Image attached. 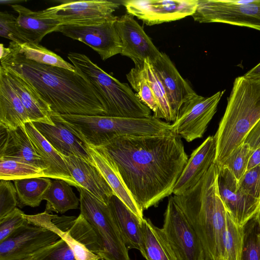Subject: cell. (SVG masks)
<instances>
[{
	"instance_id": "6da1fadb",
	"label": "cell",
	"mask_w": 260,
	"mask_h": 260,
	"mask_svg": "<svg viewBox=\"0 0 260 260\" xmlns=\"http://www.w3.org/2000/svg\"><path fill=\"white\" fill-rule=\"evenodd\" d=\"M100 147L114 163L143 210L173 193L188 159L181 138L173 132L155 136H120Z\"/></svg>"
},
{
	"instance_id": "7a4b0ae2",
	"label": "cell",
	"mask_w": 260,
	"mask_h": 260,
	"mask_svg": "<svg viewBox=\"0 0 260 260\" xmlns=\"http://www.w3.org/2000/svg\"><path fill=\"white\" fill-rule=\"evenodd\" d=\"M11 50V49H10ZM23 79L59 115L107 116L90 84L77 72L37 63L12 52L1 66Z\"/></svg>"
},
{
	"instance_id": "3957f363",
	"label": "cell",
	"mask_w": 260,
	"mask_h": 260,
	"mask_svg": "<svg viewBox=\"0 0 260 260\" xmlns=\"http://www.w3.org/2000/svg\"><path fill=\"white\" fill-rule=\"evenodd\" d=\"M213 163L192 188L172 197L203 245L205 260H223V235L230 213L220 195Z\"/></svg>"
},
{
	"instance_id": "277c9868",
	"label": "cell",
	"mask_w": 260,
	"mask_h": 260,
	"mask_svg": "<svg viewBox=\"0 0 260 260\" xmlns=\"http://www.w3.org/2000/svg\"><path fill=\"white\" fill-rule=\"evenodd\" d=\"M223 116L214 136L216 154L214 163L219 166L245 141L260 119V78L244 75L233 84Z\"/></svg>"
},
{
	"instance_id": "5b68a950",
	"label": "cell",
	"mask_w": 260,
	"mask_h": 260,
	"mask_svg": "<svg viewBox=\"0 0 260 260\" xmlns=\"http://www.w3.org/2000/svg\"><path fill=\"white\" fill-rule=\"evenodd\" d=\"M60 120L85 144L102 146L123 136H155L172 131L169 122L150 116L143 118L59 115Z\"/></svg>"
},
{
	"instance_id": "8992f818",
	"label": "cell",
	"mask_w": 260,
	"mask_h": 260,
	"mask_svg": "<svg viewBox=\"0 0 260 260\" xmlns=\"http://www.w3.org/2000/svg\"><path fill=\"white\" fill-rule=\"evenodd\" d=\"M68 58L76 72L90 84L103 105L107 116L143 118L150 115L144 104L125 83H122L93 63L85 54L70 52Z\"/></svg>"
},
{
	"instance_id": "52a82bcc",
	"label": "cell",
	"mask_w": 260,
	"mask_h": 260,
	"mask_svg": "<svg viewBox=\"0 0 260 260\" xmlns=\"http://www.w3.org/2000/svg\"><path fill=\"white\" fill-rule=\"evenodd\" d=\"M80 193V209L92 226L101 242L103 258L105 260H130L128 249L116 225L108 204L83 187Z\"/></svg>"
},
{
	"instance_id": "ba28073f",
	"label": "cell",
	"mask_w": 260,
	"mask_h": 260,
	"mask_svg": "<svg viewBox=\"0 0 260 260\" xmlns=\"http://www.w3.org/2000/svg\"><path fill=\"white\" fill-rule=\"evenodd\" d=\"M191 16L200 23H222L260 31V0H198Z\"/></svg>"
},
{
	"instance_id": "9c48e42d",
	"label": "cell",
	"mask_w": 260,
	"mask_h": 260,
	"mask_svg": "<svg viewBox=\"0 0 260 260\" xmlns=\"http://www.w3.org/2000/svg\"><path fill=\"white\" fill-rule=\"evenodd\" d=\"M59 5L39 11L40 17L53 19L60 25H92L111 18L120 4L107 0L63 1Z\"/></svg>"
},
{
	"instance_id": "30bf717a",
	"label": "cell",
	"mask_w": 260,
	"mask_h": 260,
	"mask_svg": "<svg viewBox=\"0 0 260 260\" xmlns=\"http://www.w3.org/2000/svg\"><path fill=\"white\" fill-rule=\"evenodd\" d=\"M161 229L177 260H205L200 239L172 197Z\"/></svg>"
},
{
	"instance_id": "8fae6325",
	"label": "cell",
	"mask_w": 260,
	"mask_h": 260,
	"mask_svg": "<svg viewBox=\"0 0 260 260\" xmlns=\"http://www.w3.org/2000/svg\"><path fill=\"white\" fill-rule=\"evenodd\" d=\"M224 92L219 91L207 98L197 94L185 103L171 124L172 131L188 142L202 138Z\"/></svg>"
},
{
	"instance_id": "7c38bea8",
	"label": "cell",
	"mask_w": 260,
	"mask_h": 260,
	"mask_svg": "<svg viewBox=\"0 0 260 260\" xmlns=\"http://www.w3.org/2000/svg\"><path fill=\"white\" fill-rule=\"evenodd\" d=\"M60 239L54 232L27 221L0 242V260H22Z\"/></svg>"
},
{
	"instance_id": "4fadbf2b",
	"label": "cell",
	"mask_w": 260,
	"mask_h": 260,
	"mask_svg": "<svg viewBox=\"0 0 260 260\" xmlns=\"http://www.w3.org/2000/svg\"><path fill=\"white\" fill-rule=\"evenodd\" d=\"M118 17L92 25H60L57 32L81 42L95 51L103 60L121 54L122 44L116 27Z\"/></svg>"
},
{
	"instance_id": "5bb4252c",
	"label": "cell",
	"mask_w": 260,
	"mask_h": 260,
	"mask_svg": "<svg viewBox=\"0 0 260 260\" xmlns=\"http://www.w3.org/2000/svg\"><path fill=\"white\" fill-rule=\"evenodd\" d=\"M122 4L127 14L152 25L192 16L198 0H126Z\"/></svg>"
},
{
	"instance_id": "9a60e30c",
	"label": "cell",
	"mask_w": 260,
	"mask_h": 260,
	"mask_svg": "<svg viewBox=\"0 0 260 260\" xmlns=\"http://www.w3.org/2000/svg\"><path fill=\"white\" fill-rule=\"evenodd\" d=\"M116 27L122 44L121 54L130 58L135 67L143 66L146 59L152 63L160 56L161 52L133 16L125 14L118 17Z\"/></svg>"
},
{
	"instance_id": "2e32d148",
	"label": "cell",
	"mask_w": 260,
	"mask_h": 260,
	"mask_svg": "<svg viewBox=\"0 0 260 260\" xmlns=\"http://www.w3.org/2000/svg\"><path fill=\"white\" fill-rule=\"evenodd\" d=\"M217 169L218 187L221 198L234 221L242 227L256 215L260 207V201L242 191L238 181L226 167L220 166Z\"/></svg>"
},
{
	"instance_id": "e0dca14e",
	"label": "cell",
	"mask_w": 260,
	"mask_h": 260,
	"mask_svg": "<svg viewBox=\"0 0 260 260\" xmlns=\"http://www.w3.org/2000/svg\"><path fill=\"white\" fill-rule=\"evenodd\" d=\"M152 64L166 91L174 122L183 105L197 93L182 78L166 53L161 52Z\"/></svg>"
},
{
	"instance_id": "ac0fdd59",
	"label": "cell",
	"mask_w": 260,
	"mask_h": 260,
	"mask_svg": "<svg viewBox=\"0 0 260 260\" xmlns=\"http://www.w3.org/2000/svg\"><path fill=\"white\" fill-rule=\"evenodd\" d=\"M51 118L54 125L40 122L32 123L40 134L61 155L80 157L95 166L87 151L86 144L60 120L56 113L52 112Z\"/></svg>"
},
{
	"instance_id": "d6986e66",
	"label": "cell",
	"mask_w": 260,
	"mask_h": 260,
	"mask_svg": "<svg viewBox=\"0 0 260 260\" xmlns=\"http://www.w3.org/2000/svg\"><path fill=\"white\" fill-rule=\"evenodd\" d=\"M216 142L209 136L191 153L173 189L174 195L182 194L193 187L214 163Z\"/></svg>"
},
{
	"instance_id": "ffe728a7",
	"label": "cell",
	"mask_w": 260,
	"mask_h": 260,
	"mask_svg": "<svg viewBox=\"0 0 260 260\" xmlns=\"http://www.w3.org/2000/svg\"><path fill=\"white\" fill-rule=\"evenodd\" d=\"M0 158L19 160L44 171L48 167L36 151L25 129V125L15 129L0 127Z\"/></svg>"
},
{
	"instance_id": "44dd1931",
	"label": "cell",
	"mask_w": 260,
	"mask_h": 260,
	"mask_svg": "<svg viewBox=\"0 0 260 260\" xmlns=\"http://www.w3.org/2000/svg\"><path fill=\"white\" fill-rule=\"evenodd\" d=\"M62 156L72 176L79 186L108 204L114 193L100 170L80 157Z\"/></svg>"
},
{
	"instance_id": "7402d4cb",
	"label": "cell",
	"mask_w": 260,
	"mask_h": 260,
	"mask_svg": "<svg viewBox=\"0 0 260 260\" xmlns=\"http://www.w3.org/2000/svg\"><path fill=\"white\" fill-rule=\"evenodd\" d=\"M86 145L95 166L101 172L114 194L141 220H143V210L139 206L126 188L113 161L101 147Z\"/></svg>"
},
{
	"instance_id": "603a6c76",
	"label": "cell",
	"mask_w": 260,
	"mask_h": 260,
	"mask_svg": "<svg viewBox=\"0 0 260 260\" xmlns=\"http://www.w3.org/2000/svg\"><path fill=\"white\" fill-rule=\"evenodd\" d=\"M25 127L36 151L48 167L46 177L64 180L77 189L80 187L72 176L63 156L40 134L32 122L25 123Z\"/></svg>"
},
{
	"instance_id": "cb8c5ba5",
	"label": "cell",
	"mask_w": 260,
	"mask_h": 260,
	"mask_svg": "<svg viewBox=\"0 0 260 260\" xmlns=\"http://www.w3.org/2000/svg\"><path fill=\"white\" fill-rule=\"evenodd\" d=\"M31 122L19 97L0 66V127L15 129Z\"/></svg>"
},
{
	"instance_id": "d4e9b609",
	"label": "cell",
	"mask_w": 260,
	"mask_h": 260,
	"mask_svg": "<svg viewBox=\"0 0 260 260\" xmlns=\"http://www.w3.org/2000/svg\"><path fill=\"white\" fill-rule=\"evenodd\" d=\"M108 205L113 218L128 249L140 250L142 242L141 220L116 195L110 199Z\"/></svg>"
},
{
	"instance_id": "484cf974",
	"label": "cell",
	"mask_w": 260,
	"mask_h": 260,
	"mask_svg": "<svg viewBox=\"0 0 260 260\" xmlns=\"http://www.w3.org/2000/svg\"><path fill=\"white\" fill-rule=\"evenodd\" d=\"M4 69L9 82L24 107L30 121L54 125L51 118L52 111L50 107L20 76L12 71Z\"/></svg>"
},
{
	"instance_id": "4316f807",
	"label": "cell",
	"mask_w": 260,
	"mask_h": 260,
	"mask_svg": "<svg viewBox=\"0 0 260 260\" xmlns=\"http://www.w3.org/2000/svg\"><path fill=\"white\" fill-rule=\"evenodd\" d=\"M11 7L18 13V29L27 42L39 44L46 35L57 32L60 25L58 21L42 18L38 11H31L21 5L14 4Z\"/></svg>"
},
{
	"instance_id": "83f0119b",
	"label": "cell",
	"mask_w": 260,
	"mask_h": 260,
	"mask_svg": "<svg viewBox=\"0 0 260 260\" xmlns=\"http://www.w3.org/2000/svg\"><path fill=\"white\" fill-rule=\"evenodd\" d=\"M141 233L140 251L146 260H177L161 229L149 219H143Z\"/></svg>"
},
{
	"instance_id": "f1b7e54d",
	"label": "cell",
	"mask_w": 260,
	"mask_h": 260,
	"mask_svg": "<svg viewBox=\"0 0 260 260\" xmlns=\"http://www.w3.org/2000/svg\"><path fill=\"white\" fill-rule=\"evenodd\" d=\"M52 219L68 230L74 238L90 251L103 258V252L100 239L92 226L80 214L78 217L51 214Z\"/></svg>"
},
{
	"instance_id": "f546056e",
	"label": "cell",
	"mask_w": 260,
	"mask_h": 260,
	"mask_svg": "<svg viewBox=\"0 0 260 260\" xmlns=\"http://www.w3.org/2000/svg\"><path fill=\"white\" fill-rule=\"evenodd\" d=\"M25 217L29 222L58 235L73 250L76 260H97L101 258L76 240L68 230L56 223L52 219L51 214L44 211L35 215L25 214Z\"/></svg>"
},
{
	"instance_id": "4dcf8cb0",
	"label": "cell",
	"mask_w": 260,
	"mask_h": 260,
	"mask_svg": "<svg viewBox=\"0 0 260 260\" xmlns=\"http://www.w3.org/2000/svg\"><path fill=\"white\" fill-rule=\"evenodd\" d=\"M44 200L47 201L45 212L63 214L71 209L78 208L79 199L71 185L64 180L55 179L46 193Z\"/></svg>"
},
{
	"instance_id": "1f68e13d",
	"label": "cell",
	"mask_w": 260,
	"mask_h": 260,
	"mask_svg": "<svg viewBox=\"0 0 260 260\" xmlns=\"http://www.w3.org/2000/svg\"><path fill=\"white\" fill-rule=\"evenodd\" d=\"M13 181L17 191L18 206L20 208L39 206L52 182L49 178L41 177Z\"/></svg>"
},
{
	"instance_id": "d6a6232c",
	"label": "cell",
	"mask_w": 260,
	"mask_h": 260,
	"mask_svg": "<svg viewBox=\"0 0 260 260\" xmlns=\"http://www.w3.org/2000/svg\"><path fill=\"white\" fill-rule=\"evenodd\" d=\"M9 47L12 52L28 60L76 72L75 67L72 64L39 44L29 42L18 44L11 41Z\"/></svg>"
},
{
	"instance_id": "836d02e7",
	"label": "cell",
	"mask_w": 260,
	"mask_h": 260,
	"mask_svg": "<svg viewBox=\"0 0 260 260\" xmlns=\"http://www.w3.org/2000/svg\"><path fill=\"white\" fill-rule=\"evenodd\" d=\"M142 67L132 68L126 75V78L140 101L153 112V116L161 119L158 104L143 73Z\"/></svg>"
},
{
	"instance_id": "e575fe53",
	"label": "cell",
	"mask_w": 260,
	"mask_h": 260,
	"mask_svg": "<svg viewBox=\"0 0 260 260\" xmlns=\"http://www.w3.org/2000/svg\"><path fill=\"white\" fill-rule=\"evenodd\" d=\"M239 260H260V225L255 215L242 226Z\"/></svg>"
},
{
	"instance_id": "d590c367",
	"label": "cell",
	"mask_w": 260,
	"mask_h": 260,
	"mask_svg": "<svg viewBox=\"0 0 260 260\" xmlns=\"http://www.w3.org/2000/svg\"><path fill=\"white\" fill-rule=\"evenodd\" d=\"M39 177H46L41 169L19 160L0 158V179L13 181Z\"/></svg>"
},
{
	"instance_id": "8d00e7d4",
	"label": "cell",
	"mask_w": 260,
	"mask_h": 260,
	"mask_svg": "<svg viewBox=\"0 0 260 260\" xmlns=\"http://www.w3.org/2000/svg\"><path fill=\"white\" fill-rule=\"evenodd\" d=\"M142 70L157 102L161 118L165 119L167 122L173 121L172 113L166 91L149 59L145 60Z\"/></svg>"
},
{
	"instance_id": "74e56055",
	"label": "cell",
	"mask_w": 260,
	"mask_h": 260,
	"mask_svg": "<svg viewBox=\"0 0 260 260\" xmlns=\"http://www.w3.org/2000/svg\"><path fill=\"white\" fill-rule=\"evenodd\" d=\"M242 241V227L238 225L229 213L223 235V260H239Z\"/></svg>"
},
{
	"instance_id": "f35d334b",
	"label": "cell",
	"mask_w": 260,
	"mask_h": 260,
	"mask_svg": "<svg viewBox=\"0 0 260 260\" xmlns=\"http://www.w3.org/2000/svg\"><path fill=\"white\" fill-rule=\"evenodd\" d=\"M254 150L246 143L239 147L221 165L226 167L239 181L247 170L249 158Z\"/></svg>"
},
{
	"instance_id": "ab89813d",
	"label": "cell",
	"mask_w": 260,
	"mask_h": 260,
	"mask_svg": "<svg viewBox=\"0 0 260 260\" xmlns=\"http://www.w3.org/2000/svg\"><path fill=\"white\" fill-rule=\"evenodd\" d=\"M32 258L33 260H76L73 250L61 238L37 252Z\"/></svg>"
},
{
	"instance_id": "60d3db41",
	"label": "cell",
	"mask_w": 260,
	"mask_h": 260,
	"mask_svg": "<svg viewBox=\"0 0 260 260\" xmlns=\"http://www.w3.org/2000/svg\"><path fill=\"white\" fill-rule=\"evenodd\" d=\"M18 206L17 191L10 180L0 181V219L13 211Z\"/></svg>"
},
{
	"instance_id": "b9f144b4",
	"label": "cell",
	"mask_w": 260,
	"mask_h": 260,
	"mask_svg": "<svg viewBox=\"0 0 260 260\" xmlns=\"http://www.w3.org/2000/svg\"><path fill=\"white\" fill-rule=\"evenodd\" d=\"M0 36L18 44L27 42L18 30L17 17L7 11L0 12Z\"/></svg>"
},
{
	"instance_id": "7bdbcfd3",
	"label": "cell",
	"mask_w": 260,
	"mask_h": 260,
	"mask_svg": "<svg viewBox=\"0 0 260 260\" xmlns=\"http://www.w3.org/2000/svg\"><path fill=\"white\" fill-rule=\"evenodd\" d=\"M238 184L245 193L260 201V164L247 170Z\"/></svg>"
},
{
	"instance_id": "ee69618b",
	"label": "cell",
	"mask_w": 260,
	"mask_h": 260,
	"mask_svg": "<svg viewBox=\"0 0 260 260\" xmlns=\"http://www.w3.org/2000/svg\"><path fill=\"white\" fill-rule=\"evenodd\" d=\"M25 214L23 211L16 208L11 213L0 219V242L27 221Z\"/></svg>"
},
{
	"instance_id": "f6af8a7d",
	"label": "cell",
	"mask_w": 260,
	"mask_h": 260,
	"mask_svg": "<svg viewBox=\"0 0 260 260\" xmlns=\"http://www.w3.org/2000/svg\"><path fill=\"white\" fill-rule=\"evenodd\" d=\"M244 143L247 144L253 150L260 147V119L247 135Z\"/></svg>"
},
{
	"instance_id": "bcb514c9",
	"label": "cell",
	"mask_w": 260,
	"mask_h": 260,
	"mask_svg": "<svg viewBox=\"0 0 260 260\" xmlns=\"http://www.w3.org/2000/svg\"><path fill=\"white\" fill-rule=\"evenodd\" d=\"M260 164V147L254 150L251 155L247 167V170L251 169Z\"/></svg>"
},
{
	"instance_id": "7dc6e473",
	"label": "cell",
	"mask_w": 260,
	"mask_h": 260,
	"mask_svg": "<svg viewBox=\"0 0 260 260\" xmlns=\"http://www.w3.org/2000/svg\"><path fill=\"white\" fill-rule=\"evenodd\" d=\"M244 75L253 78H260V62L248 71Z\"/></svg>"
},
{
	"instance_id": "c3c4849f",
	"label": "cell",
	"mask_w": 260,
	"mask_h": 260,
	"mask_svg": "<svg viewBox=\"0 0 260 260\" xmlns=\"http://www.w3.org/2000/svg\"><path fill=\"white\" fill-rule=\"evenodd\" d=\"M0 49H1V55L0 59H2L7 56L10 53L11 50L10 48L5 47L3 44H0Z\"/></svg>"
},
{
	"instance_id": "681fc988",
	"label": "cell",
	"mask_w": 260,
	"mask_h": 260,
	"mask_svg": "<svg viewBox=\"0 0 260 260\" xmlns=\"http://www.w3.org/2000/svg\"><path fill=\"white\" fill-rule=\"evenodd\" d=\"M256 218L259 223V224L260 225V207L257 212V213L255 215Z\"/></svg>"
},
{
	"instance_id": "f907efd6",
	"label": "cell",
	"mask_w": 260,
	"mask_h": 260,
	"mask_svg": "<svg viewBox=\"0 0 260 260\" xmlns=\"http://www.w3.org/2000/svg\"><path fill=\"white\" fill-rule=\"evenodd\" d=\"M22 260H33L32 258H27V259H22Z\"/></svg>"
},
{
	"instance_id": "816d5d0a",
	"label": "cell",
	"mask_w": 260,
	"mask_h": 260,
	"mask_svg": "<svg viewBox=\"0 0 260 260\" xmlns=\"http://www.w3.org/2000/svg\"><path fill=\"white\" fill-rule=\"evenodd\" d=\"M97 260H105V259H104V258H100Z\"/></svg>"
}]
</instances>
